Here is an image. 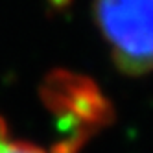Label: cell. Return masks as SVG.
Instances as JSON below:
<instances>
[{
	"mask_svg": "<svg viewBox=\"0 0 153 153\" xmlns=\"http://www.w3.org/2000/svg\"><path fill=\"white\" fill-rule=\"evenodd\" d=\"M94 15L120 70H153V0H96Z\"/></svg>",
	"mask_w": 153,
	"mask_h": 153,
	"instance_id": "1",
	"label": "cell"
},
{
	"mask_svg": "<svg viewBox=\"0 0 153 153\" xmlns=\"http://www.w3.org/2000/svg\"><path fill=\"white\" fill-rule=\"evenodd\" d=\"M0 153H46L39 146H33L30 142L13 138L9 135V131L4 124V120L0 118Z\"/></svg>",
	"mask_w": 153,
	"mask_h": 153,
	"instance_id": "2",
	"label": "cell"
}]
</instances>
